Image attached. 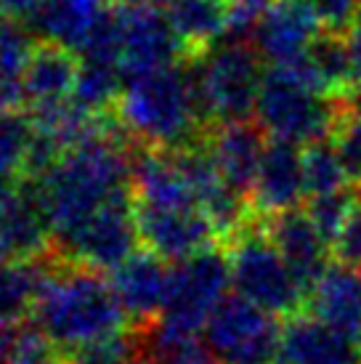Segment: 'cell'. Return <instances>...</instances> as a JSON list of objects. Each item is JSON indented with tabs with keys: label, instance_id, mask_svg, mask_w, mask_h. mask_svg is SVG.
<instances>
[{
	"label": "cell",
	"instance_id": "6da1fadb",
	"mask_svg": "<svg viewBox=\"0 0 361 364\" xmlns=\"http://www.w3.org/2000/svg\"><path fill=\"white\" fill-rule=\"evenodd\" d=\"M32 322L35 330L70 354L131 327L109 279L61 261L56 253L45 261Z\"/></svg>",
	"mask_w": 361,
	"mask_h": 364
},
{
	"label": "cell",
	"instance_id": "7a4b0ae2",
	"mask_svg": "<svg viewBox=\"0 0 361 364\" xmlns=\"http://www.w3.org/2000/svg\"><path fill=\"white\" fill-rule=\"evenodd\" d=\"M114 114L133 141L151 149H183L205 141L210 131L202 120L189 61L125 80Z\"/></svg>",
	"mask_w": 361,
	"mask_h": 364
},
{
	"label": "cell",
	"instance_id": "3957f363",
	"mask_svg": "<svg viewBox=\"0 0 361 364\" xmlns=\"http://www.w3.org/2000/svg\"><path fill=\"white\" fill-rule=\"evenodd\" d=\"M343 102L327 96L308 56L269 67L255 104V122L271 141L311 146L335 133Z\"/></svg>",
	"mask_w": 361,
	"mask_h": 364
},
{
	"label": "cell",
	"instance_id": "277c9868",
	"mask_svg": "<svg viewBox=\"0 0 361 364\" xmlns=\"http://www.w3.org/2000/svg\"><path fill=\"white\" fill-rule=\"evenodd\" d=\"M231 287L229 253L223 245L208 247L186 261L171 263L168 298L160 319L146 330V351L160 354L197 341Z\"/></svg>",
	"mask_w": 361,
	"mask_h": 364
},
{
	"label": "cell",
	"instance_id": "5b68a950",
	"mask_svg": "<svg viewBox=\"0 0 361 364\" xmlns=\"http://www.w3.org/2000/svg\"><path fill=\"white\" fill-rule=\"evenodd\" d=\"M186 61L208 128L221 122L250 120L255 114L266 70L252 43L221 41L210 51Z\"/></svg>",
	"mask_w": 361,
	"mask_h": 364
},
{
	"label": "cell",
	"instance_id": "8992f818",
	"mask_svg": "<svg viewBox=\"0 0 361 364\" xmlns=\"http://www.w3.org/2000/svg\"><path fill=\"white\" fill-rule=\"evenodd\" d=\"M231 287L244 301L255 304L271 316H298L306 309V293L292 269L281 258L276 245L263 229V221H252L229 245Z\"/></svg>",
	"mask_w": 361,
	"mask_h": 364
},
{
	"label": "cell",
	"instance_id": "52a82bcc",
	"mask_svg": "<svg viewBox=\"0 0 361 364\" xmlns=\"http://www.w3.org/2000/svg\"><path fill=\"white\" fill-rule=\"evenodd\" d=\"M141 242L139 223H136V203L133 192L88 215L80 226L53 242V253L61 261L90 269V272H114L120 263L131 258Z\"/></svg>",
	"mask_w": 361,
	"mask_h": 364
},
{
	"label": "cell",
	"instance_id": "ba28073f",
	"mask_svg": "<svg viewBox=\"0 0 361 364\" xmlns=\"http://www.w3.org/2000/svg\"><path fill=\"white\" fill-rule=\"evenodd\" d=\"M120 72L125 80L186 61V51L165 9H157L151 3L120 11Z\"/></svg>",
	"mask_w": 361,
	"mask_h": 364
},
{
	"label": "cell",
	"instance_id": "9c48e42d",
	"mask_svg": "<svg viewBox=\"0 0 361 364\" xmlns=\"http://www.w3.org/2000/svg\"><path fill=\"white\" fill-rule=\"evenodd\" d=\"M141 245L162 261L178 263L215 247L218 234L200 208H139L136 205Z\"/></svg>",
	"mask_w": 361,
	"mask_h": 364
},
{
	"label": "cell",
	"instance_id": "30bf717a",
	"mask_svg": "<svg viewBox=\"0 0 361 364\" xmlns=\"http://www.w3.org/2000/svg\"><path fill=\"white\" fill-rule=\"evenodd\" d=\"M109 282L131 327L149 330L160 319L165 298H168L171 263L141 247L109 274Z\"/></svg>",
	"mask_w": 361,
	"mask_h": 364
},
{
	"label": "cell",
	"instance_id": "8fae6325",
	"mask_svg": "<svg viewBox=\"0 0 361 364\" xmlns=\"http://www.w3.org/2000/svg\"><path fill=\"white\" fill-rule=\"evenodd\" d=\"M0 247L9 261H38L53 253V232L32 181L0 194Z\"/></svg>",
	"mask_w": 361,
	"mask_h": 364
},
{
	"label": "cell",
	"instance_id": "7c38bea8",
	"mask_svg": "<svg viewBox=\"0 0 361 364\" xmlns=\"http://www.w3.org/2000/svg\"><path fill=\"white\" fill-rule=\"evenodd\" d=\"M321 30V21L306 6V0H274L252 38V46L266 64L279 67L311 51Z\"/></svg>",
	"mask_w": 361,
	"mask_h": 364
},
{
	"label": "cell",
	"instance_id": "4fadbf2b",
	"mask_svg": "<svg viewBox=\"0 0 361 364\" xmlns=\"http://www.w3.org/2000/svg\"><path fill=\"white\" fill-rule=\"evenodd\" d=\"M279 335L281 324L274 322L271 314L234 293L226 295L221 306L212 311L210 322L205 327V346L218 359H226L250 348L279 343Z\"/></svg>",
	"mask_w": 361,
	"mask_h": 364
},
{
	"label": "cell",
	"instance_id": "5bb4252c",
	"mask_svg": "<svg viewBox=\"0 0 361 364\" xmlns=\"http://www.w3.org/2000/svg\"><path fill=\"white\" fill-rule=\"evenodd\" d=\"M263 229L271 237V242L276 245V250L287 261V266L292 269L295 279L301 282L303 293L308 298L313 284L319 282L321 274L330 269V263H327L330 245H327V240L313 226L308 213L301 210V208H292V210L276 213L271 218H263Z\"/></svg>",
	"mask_w": 361,
	"mask_h": 364
},
{
	"label": "cell",
	"instance_id": "9a60e30c",
	"mask_svg": "<svg viewBox=\"0 0 361 364\" xmlns=\"http://www.w3.org/2000/svg\"><path fill=\"white\" fill-rule=\"evenodd\" d=\"M306 197V173H303L301 146L271 141L263 152L261 168L250 192V208L255 218H271L276 213L298 208Z\"/></svg>",
	"mask_w": 361,
	"mask_h": 364
},
{
	"label": "cell",
	"instance_id": "2e32d148",
	"mask_svg": "<svg viewBox=\"0 0 361 364\" xmlns=\"http://www.w3.org/2000/svg\"><path fill=\"white\" fill-rule=\"evenodd\" d=\"M205 144L210 149V157L223 176V181L229 183L234 192L250 200L263 152L269 146L261 125L250 120L221 122V125H212V131H208Z\"/></svg>",
	"mask_w": 361,
	"mask_h": 364
},
{
	"label": "cell",
	"instance_id": "e0dca14e",
	"mask_svg": "<svg viewBox=\"0 0 361 364\" xmlns=\"http://www.w3.org/2000/svg\"><path fill=\"white\" fill-rule=\"evenodd\" d=\"M80 75V56L64 46L38 41L21 77L24 112L48 109L72 102Z\"/></svg>",
	"mask_w": 361,
	"mask_h": 364
},
{
	"label": "cell",
	"instance_id": "ac0fdd59",
	"mask_svg": "<svg viewBox=\"0 0 361 364\" xmlns=\"http://www.w3.org/2000/svg\"><path fill=\"white\" fill-rule=\"evenodd\" d=\"M279 364H361L359 343L316 316H290L281 324Z\"/></svg>",
	"mask_w": 361,
	"mask_h": 364
},
{
	"label": "cell",
	"instance_id": "d6986e66",
	"mask_svg": "<svg viewBox=\"0 0 361 364\" xmlns=\"http://www.w3.org/2000/svg\"><path fill=\"white\" fill-rule=\"evenodd\" d=\"M311 316L359 343L361 338V269L332 263L306 298Z\"/></svg>",
	"mask_w": 361,
	"mask_h": 364
},
{
	"label": "cell",
	"instance_id": "ffe728a7",
	"mask_svg": "<svg viewBox=\"0 0 361 364\" xmlns=\"http://www.w3.org/2000/svg\"><path fill=\"white\" fill-rule=\"evenodd\" d=\"M104 14V0H45L30 19V27L41 41L77 53Z\"/></svg>",
	"mask_w": 361,
	"mask_h": 364
},
{
	"label": "cell",
	"instance_id": "44dd1931",
	"mask_svg": "<svg viewBox=\"0 0 361 364\" xmlns=\"http://www.w3.org/2000/svg\"><path fill=\"white\" fill-rule=\"evenodd\" d=\"M162 9L178 35L186 59L202 56L226 38V0H165Z\"/></svg>",
	"mask_w": 361,
	"mask_h": 364
},
{
	"label": "cell",
	"instance_id": "7402d4cb",
	"mask_svg": "<svg viewBox=\"0 0 361 364\" xmlns=\"http://www.w3.org/2000/svg\"><path fill=\"white\" fill-rule=\"evenodd\" d=\"M48 255L38 261H0V324L14 327L32 316Z\"/></svg>",
	"mask_w": 361,
	"mask_h": 364
},
{
	"label": "cell",
	"instance_id": "603a6c76",
	"mask_svg": "<svg viewBox=\"0 0 361 364\" xmlns=\"http://www.w3.org/2000/svg\"><path fill=\"white\" fill-rule=\"evenodd\" d=\"M35 136L24 109L0 112V194L11 192L27 178V154Z\"/></svg>",
	"mask_w": 361,
	"mask_h": 364
},
{
	"label": "cell",
	"instance_id": "cb8c5ba5",
	"mask_svg": "<svg viewBox=\"0 0 361 364\" xmlns=\"http://www.w3.org/2000/svg\"><path fill=\"white\" fill-rule=\"evenodd\" d=\"M303 173H306V197L343 192L348 183V173L332 139L316 141L303 152Z\"/></svg>",
	"mask_w": 361,
	"mask_h": 364
},
{
	"label": "cell",
	"instance_id": "d4e9b609",
	"mask_svg": "<svg viewBox=\"0 0 361 364\" xmlns=\"http://www.w3.org/2000/svg\"><path fill=\"white\" fill-rule=\"evenodd\" d=\"M332 144L345 165L348 181L361 186V102H353V99L343 102Z\"/></svg>",
	"mask_w": 361,
	"mask_h": 364
},
{
	"label": "cell",
	"instance_id": "484cf974",
	"mask_svg": "<svg viewBox=\"0 0 361 364\" xmlns=\"http://www.w3.org/2000/svg\"><path fill=\"white\" fill-rule=\"evenodd\" d=\"M6 364H75L72 354L48 341L41 330H21L16 333L14 348Z\"/></svg>",
	"mask_w": 361,
	"mask_h": 364
},
{
	"label": "cell",
	"instance_id": "4316f807",
	"mask_svg": "<svg viewBox=\"0 0 361 364\" xmlns=\"http://www.w3.org/2000/svg\"><path fill=\"white\" fill-rule=\"evenodd\" d=\"M353 194L356 192H332V194H319V197H308L306 203V213L313 221V226L319 229V234L327 240V245H332L335 234L340 232L343 218L353 203Z\"/></svg>",
	"mask_w": 361,
	"mask_h": 364
},
{
	"label": "cell",
	"instance_id": "83f0119b",
	"mask_svg": "<svg viewBox=\"0 0 361 364\" xmlns=\"http://www.w3.org/2000/svg\"><path fill=\"white\" fill-rule=\"evenodd\" d=\"M335 261L351 269H361V192L353 194V203L343 218L340 232L335 234L330 245Z\"/></svg>",
	"mask_w": 361,
	"mask_h": 364
},
{
	"label": "cell",
	"instance_id": "f1b7e54d",
	"mask_svg": "<svg viewBox=\"0 0 361 364\" xmlns=\"http://www.w3.org/2000/svg\"><path fill=\"white\" fill-rule=\"evenodd\" d=\"M271 3L274 0H231L229 14H226V38L223 41L252 43L266 11L271 9Z\"/></svg>",
	"mask_w": 361,
	"mask_h": 364
},
{
	"label": "cell",
	"instance_id": "f546056e",
	"mask_svg": "<svg viewBox=\"0 0 361 364\" xmlns=\"http://www.w3.org/2000/svg\"><path fill=\"white\" fill-rule=\"evenodd\" d=\"M324 32H348L361 19V0H306Z\"/></svg>",
	"mask_w": 361,
	"mask_h": 364
},
{
	"label": "cell",
	"instance_id": "4dcf8cb0",
	"mask_svg": "<svg viewBox=\"0 0 361 364\" xmlns=\"http://www.w3.org/2000/svg\"><path fill=\"white\" fill-rule=\"evenodd\" d=\"M149 356L154 364H221V359L212 354L208 346H202L200 341H191V343L176 346V348Z\"/></svg>",
	"mask_w": 361,
	"mask_h": 364
},
{
	"label": "cell",
	"instance_id": "1f68e13d",
	"mask_svg": "<svg viewBox=\"0 0 361 364\" xmlns=\"http://www.w3.org/2000/svg\"><path fill=\"white\" fill-rule=\"evenodd\" d=\"M345 43H348V53H351V67H353V88L351 93L361 102V19L353 24L348 35H345Z\"/></svg>",
	"mask_w": 361,
	"mask_h": 364
},
{
	"label": "cell",
	"instance_id": "d6a6232c",
	"mask_svg": "<svg viewBox=\"0 0 361 364\" xmlns=\"http://www.w3.org/2000/svg\"><path fill=\"white\" fill-rule=\"evenodd\" d=\"M45 0H0V9L9 14L11 19H27L30 21L38 11L43 9Z\"/></svg>",
	"mask_w": 361,
	"mask_h": 364
},
{
	"label": "cell",
	"instance_id": "836d02e7",
	"mask_svg": "<svg viewBox=\"0 0 361 364\" xmlns=\"http://www.w3.org/2000/svg\"><path fill=\"white\" fill-rule=\"evenodd\" d=\"M14 341H16V333H14V327H6V324H0V364L9 362V354H11V348H14Z\"/></svg>",
	"mask_w": 361,
	"mask_h": 364
},
{
	"label": "cell",
	"instance_id": "e575fe53",
	"mask_svg": "<svg viewBox=\"0 0 361 364\" xmlns=\"http://www.w3.org/2000/svg\"><path fill=\"white\" fill-rule=\"evenodd\" d=\"M109 3L114 11H131V9H141V6H149L151 0H104Z\"/></svg>",
	"mask_w": 361,
	"mask_h": 364
},
{
	"label": "cell",
	"instance_id": "d590c367",
	"mask_svg": "<svg viewBox=\"0 0 361 364\" xmlns=\"http://www.w3.org/2000/svg\"><path fill=\"white\" fill-rule=\"evenodd\" d=\"M120 364H154V362H151L149 351L144 348V351H139V354H133L131 359H125V362H120Z\"/></svg>",
	"mask_w": 361,
	"mask_h": 364
},
{
	"label": "cell",
	"instance_id": "8d00e7d4",
	"mask_svg": "<svg viewBox=\"0 0 361 364\" xmlns=\"http://www.w3.org/2000/svg\"><path fill=\"white\" fill-rule=\"evenodd\" d=\"M9 27H11V16L3 9H0V35L9 30Z\"/></svg>",
	"mask_w": 361,
	"mask_h": 364
},
{
	"label": "cell",
	"instance_id": "74e56055",
	"mask_svg": "<svg viewBox=\"0 0 361 364\" xmlns=\"http://www.w3.org/2000/svg\"><path fill=\"white\" fill-rule=\"evenodd\" d=\"M0 261H9V258H6V253H3V247H0Z\"/></svg>",
	"mask_w": 361,
	"mask_h": 364
},
{
	"label": "cell",
	"instance_id": "f35d334b",
	"mask_svg": "<svg viewBox=\"0 0 361 364\" xmlns=\"http://www.w3.org/2000/svg\"><path fill=\"white\" fill-rule=\"evenodd\" d=\"M226 3H231V0H226Z\"/></svg>",
	"mask_w": 361,
	"mask_h": 364
}]
</instances>
